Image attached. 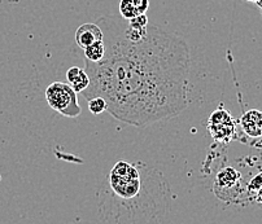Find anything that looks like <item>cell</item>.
<instances>
[{"label":"cell","mask_w":262,"mask_h":224,"mask_svg":"<svg viewBox=\"0 0 262 224\" xmlns=\"http://www.w3.org/2000/svg\"><path fill=\"white\" fill-rule=\"evenodd\" d=\"M84 51V57L90 62H100L101 60L105 56V44H104V40H98L94 44L89 46Z\"/></svg>","instance_id":"9"},{"label":"cell","mask_w":262,"mask_h":224,"mask_svg":"<svg viewBox=\"0 0 262 224\" xmlns=\"http://www.w3.org/2000/svg\"><path fill=\"white\" fill-rule=\"evenodd\" d=\"M257 4L259 6V8H262V0H258V2H257Z\"/></svg>","instance_id":"13"},{"label":"cell","mask_w":262,"mask_h":224,"mask_svg":"<svg viewBox=\"0 0 262 224\" xmlns=\"http://www.w3.org/2000/svg\"><path fill=\"white\" fill-rule=\"evenodd\" d=\"M149 8V0H121L120 13L125 19H131L134 17L145 14Z\"/></svg>","instance_id":"7"},{"label":"cell","mask_w":262,"mask_h":224,"mask_svg":"<svg viewBox=\"0 0 262 224\" xmlns=\"http://www.w3.org/2000/svg\"><path fill=\"white\" fill-rule=\"evenodd\" d=\"M261 188H262V172H259L258 175L252 177V180L249 182L247 189H248L249 194H256Z\"/></svg>","instance_id":"11"},{"label":"cell","mask_w":262,"mask_h":224,"mask_svg":"<svg viewBox=\"0 0 262 224\" xmlns=\"http://www.w3.org/2000/svg\"><path fill=\"white\" fill-rule=\"evenodd\" d=\"M242 182V174L231 166H225L217 172L214 179V193L218 198L227 199L230 193L239 188Z\"/></svg>","instance_id":"4"},{"label":"cell","mask_w":262,"mask_h":224,"mask_svg":"<svg viewBox=\"0 0 262 224\" xmlns=\"http://www.w3.org/2000/svg\"><path fill=\"white\" fill-rule=\"evenodd\" d=\"M208 131L215 141L226 144L236 136V121L221 106L208 119Z\"/></svg>","instance_id":"3"},{"label":"cell","mask_w":262,"mask_h":224,"mask_svg":"<svg viewBox=\"0 0 262 224\" xmlns=\"http://www.w3.org/2000/svg\"><path fill=\"white\" fill-rule=\"evenodd\" d=\"M254 196H256V202H257V204H259V205L262 206V188L259 189V191L257 192V193L254 194Z\"/></svg>","instance_id":"12"},{"label":"cell","mask_w":262,"mask_h":224,"mask_svg":"<svg viewBox=\"0 0 262 224\" xmlns=\"http://www.w3.org/2000/svg\"><path fill=\"white\" fill-rule=\"evenodd\" d=\"M248 2H256V3H257V2H258V0H248Z\"/></svg>","instance_id":"14"},{"label":"cell","mask_w":262,"mask_h":224,"mask_svg":"<svg viewBox=\"0 0 262 224\" xmlns=\"http://www.w3.org/2000/svg\"><path fill=\"white\" fill-rule=\"evenodd\" d=\"M103 30L96 23H87L79 26L76 31V42L79 48L86 50L89 46L94 44L98 40L103 39Z\"/></svg>","instance_id":"5"},{"label":"cell","mask_w":262,"mask_h":224,"mask_svg":"<svg viewBox=\"0 0 262 224\" xmlns=\"http://www.w3.org/2000/svg\"><path fill=\"white\" fill-rule=\"evenodd\" d=\"M240 126L249 138H261L262 136V111L252 109L246 111L240 118Z\"/></svg>","instance_id":"6"},{"label":"cell","mask_w":262,"mask_h":224,"mask_svg":"<svg viewBox=\"0 0 262 224\" xmlns=\"http://www.w3.org/2000/svg\"><path fill=\"white\" fill-rule=\"evenodd\" d=\"M67 79L68 84H69L77 94H82L90 84V78L89 75H87L86 70L78 66H73L68 70Z\"/></svg>","instance_id":"8"},{"label":"cell","mask_w":262,"mask_h":224,"mask_svg":"<svg viewBox=\"0 0 262 224\" xmlns=\"http://www.w3.org/2000/svg\"><path fill=\"white\" fill-rule=\"evenodd\" d=\"M46 99L51 108L69 118H76L82 113L77 92L68 83L53 82L46 89Z\"/></svg>","instance_id":"2"},{"label":"cell","mask_w":262,"mask_h":224,"mask_svg":"<svg viewBox=\"0 0 262 224\" xmlns=\"http://www.w3.org/2000/svg\"><path fill=\"white\" fill-rule=\"evenodd\" d=\"M87 101H89V110L94 116H99V114L106 111V101L103 97H92V99L87 100Z\"/></svg>","instance_id":"10"},{"label":"cell","mask_w":262,"mask_h":224,"mask_svg":"<svg viewBox=\"0 0 262 224\" xmlns=\"http://www.w3.org/2000/svg\"><path fill=\"white\" fill-rule=\"evenodd\" d=\"M126 21L116 16L96 21L105 56L100 62L86 60L90 84L82 95L103 97L113 118L137 127L179 116L188 106L190 47L178 34L151 25L145 38L133 42Z\"/></svg>","instance_id":"1"}]
</instances>
